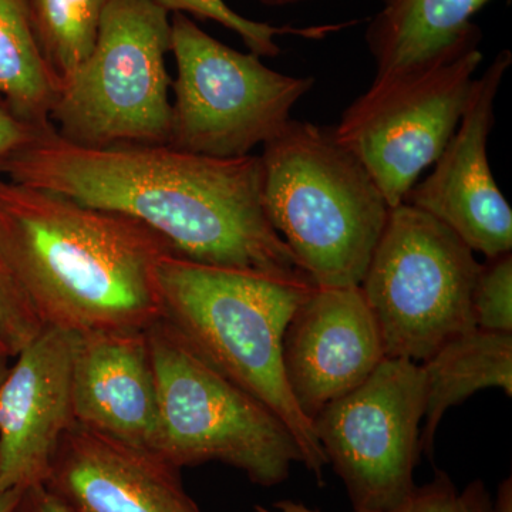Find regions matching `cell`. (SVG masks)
Listing matches in <instances>:
<instances>
[{
  "label": "cell",
  "mask_w": 512,
  "mask_h": 512,
  "mask_svg": "<svg viewBox=\"0 0 512 512\" xmlns=\"http://www.w3.org/2000/svg\"><path fill=\"white\" fill-rule=\"evenodd\" d=\"M15 183L126 215L198 264L308 276L262 205L261 157L164 146L86 148L43 130L6 170Z\"/></svg>",
  "instance_id": "cell-1"
},
{
  "label": "cell",
  "mask_w": 512,
  "mask_h": 512,
  "mask_svg": "<svg viewBox=\"0 0 512 512\" xmlns=\"http://www.w3.org/2000/svg\"><path fill=\"white\" fill-rule=\"evenodd\" d=\"M13 512H76L56 497L45 484L25 488Z\"/></svg>",
  "instance_id": "cell-25"
},
{
  "label": "cell",
  "mask_w": 512,
  "mask_h": 512,
  "mask_svg": "<svg viewBox=\"0 0 512 512\" xmlns=\"http://www.w3.org/2000/svg\"><path fill=\"white\" fill-rule=\"evenodd\" d=\"M156 5L167 10L168 13H188L194 18L212 20L224 26L241 37L247 45L249 52L262 57H276L281 53V47L276 43L279 36H299L305 39L318 40L349 28L353 23H340V25L309 26V28H293V26H272L269 23L255 22L238 15L229 8L224 0H151Z\"/></svg>",
  "instance_id": "cell-20"
},
{
  "label": "cell",
  "mask_w": 512,
  "mask_h": 512,
  "mask_svg": "<svg viewBox=\"0 0 512 512\" xmlns=\"http://www.w3.org/2000/svg\"><path fill=\"white\" fill-rule=\"evenodd\" d=\"M163 318L202 360L264 403L301 448L323 485L329 466L311 420L296 406L282 363L285 329L315 288L309 276H278L198 264L170 254L157 266Z\"/></svg>",
  "instance_id": "cell-3"
},
{
  "label": "cell",
  "mask_w": 512,
  "mask_h": 512,
  "mask_svg": "<svg viewBox=\"0 0 512 512\" xmlns=\"http://www.w3.org/2000/svg\"><path fill=\"white\" fill-rule=\"evenodd\" d=\"M262 205L315 286H360L390 207L333 128L289 120L264 144Z\"/></svg>",
  "instance_id": "cell-4"
},
{
  "label": "cell",
  "mask_w": 512,
  "mask_h": 512,
  "mask_svg": "<svg viewBox=\"0 0 512 512\" xmlns=\"http://www.w3.org/2000/svg\"><path fill=\"white\" fill-rule=\"evenodd\" d=\"M0 254L45 326L84 335L163 318L157 266L175 252L126 215L6 178Z\"/></svg>",
  "instance_id": "cell-2"
},
{
  "label": "cell",
  "mask_w": 512,
  "mask_h": 512,
  "mask_svg": "<svg viewBox=\"0 0 512 512\" xmlns=\"http://www.w3.org/2000/svg\"><path fill=\"white\" fill-rule=\"evenodd\" d=\"M420 366L426 387L420 450L431 457L448 409L484 389H501L512 397V333L476 328L448 340Z\"/></svg>",
  "instance_id": "cell-17"
},
{
  "label": "cell",
  "mask_w": 512,
  "mask_h": 512,
  "mask_svg": "<svg viewBox=\"0 0 512 512\" xmlns=\"http://www.w3.org/2000/svg\"><path fill=\"white\" fill-rule=\"evenodd\" d=\"M493 500L481 480L471 481L463 491L444 471L436 470L430 483L416 485L413 493L397 505L383 512H491Z\"/></svg>",
  "instance_id": "cell-23"
},
{
  "label": "cell",
  "mask_w": 512,
  "mask_h": 512,
  "mask_svg": "<svg viewBox=\"0 0 512 512\" xmlns=\"http://www.w3.org/2000/svg\"><path fill=\"white\" fill-rule=\"evenodd\" d=\"M254 512H320L311 510L301 503H295V501H279L274 504V508L262 507V505H255Z\"/></svg>",
  "instance_id": "cell-27"
},
{
  "label": "cell",
  "mask_w": 512,
  "mask_h": 512,
  "mask_svg": "<svg viewBox=\"0 0 512 512\" xmlns=\"http://www.w3.org/2000/svg\"><path fill=\"white\" fill-rule=\"evenodd\" d=\"M146 332L158 394L154 453L178 470L227 464L262 487L288 480L303 457L284 421L202 360L164 319Z\"/></svg>",
  "instance_id": "cell-5"
},
{
  "label": "cell",
  "mask_w": 512,
  "mask_h": 512,
  "mask_svg": "<svg viewBox=\"0 0 512 512\" xmlns=\"http://www.w3.org/2000/svg\"><path fill=\"white\" fill-rule=\"evenodd\" d=\"M266 6H272V8H278V6L295 5V3L308 2V0H259Z\"/></svg>",
  "instance_id": "cell-29"
},
{
  "label": "cell",
  "mask_w": 512,
  "mask_h": 512,
  "mask_svg": "<svg viewBox=\"0 0 512 512\" xmlns=\"http://www.w3.org/2000/svg\"><path fill=\"white\" fill-rule=\"evenodd\" d=\"M23 490H9L0 493V512H13Z\"/></svg>",
  "instance_id": "cell-28"
},
{
  "label": "cell",
  "mask_w": 512,
  "mask_h": 512,
  "mask_svg": "<svg viewBox=\"0 0 512 512\" xmlns=\"http://www.w3.org/2000/svg\"><path fill=\"white\" fill-rule=\"evenodd\" d=\"M79 335L46 326L0 383V493L45 483L76 420L72 367Z\"/></svg>",
  "instance_id": "cell-13"
},
{
  "label": "cell",
  "mask_w": 512,
  "mask_h": 512,
  "mask_svg": "<svg viewBox=\"0 0 512 512\" xmlns=\"http://www.w3.org/2000/svg\"><path fill=\"white\" fill-rule=\"evenodd\" d=\"M490 0H382L366 43L376 77L404 72L440 56L468 35L471 18Z\"/></svg>",
  "instance_id": "cell-16"
},
{
  "label": "cell",
  "mask_w": 512,
  "mask_h": 512,
  "mask_svg": "<svg viewBox=\"0 0 512 512\" xmlns=\"http://www.w3.org/2000/svg\"><path fill=\"white\" fill-rule=\"evenodd\" d=\"M474 322L487 332L512 333V255L487 259L474 284Z\"/></svg>",
  "instance_id": "cell-21"
},
{
  "label": "cell",
  "mask_w": 512,
  "mask_h": 512,
  "mask_svg": "<svg viewBox=\"0 0 512 512\" xmlns=\"http://www.w3.org/2000/svg\"><path fill=\"white\" fill-rule=\"evenodd\" d=\"M60 86L37 45L26 0H0V97L20 119L50 128Z\"/></svg>",
  "instance_id": "cell-18"
},
{
  "label": "cell",
  "mask_w": 512,
  "mask_h": 512,
  "mask_svg": "<svg viewBox=\"0 0 512 512\" xmlns=\"http://www.w3.org/2000/svg\"><path fill=\"white\" fill-rule=\"evenodd\" d=\"M43 484L76 512H202L173 464L77 423Z\"/></svg>",
  "instance_id": "cell-14"
},
{
  "label": "cell",
  "mask_w": 512,
  "mask_h": 512,
  "mask_svg": "<svg viewBox=\"0 0 512 512\" xmlns=\"http://www.w3.org/2000/svg\"><path fill=\"white\" fill-rule=\"evenodd\" d=\"M171 52L177 79L168 146L201 156H249L284 130L315 84L224 45L183 13L171 19Z\"/></svg>",
  "instance_id": "cell-9"
},
{
  "label": "cell",
  "mask_w": 512,
  "mask_h": 512,
  "mask_svg": "<svg viewBox=\"0 0 512 512\" xmlns=\"http://www.w3.org/2000/svg\"><path fill=\"white\" fill-rule=\"evenodd\" d=\"M480 268L466 242L436 218L406 202L390 208L360 284L384 355L420 365L476 329L471 296Z\"/></svg>",
  "instance_id": "cell-7"
},
{
  "label": "cell",
  "mask_w": 512,
  "mask_h": 512,
  "mask_svg": "<svg viewBox=\"0 0 512 512\" xmlns=\"http://www.w3.org/2000/svg\"><path fill=\"white\" fill-rule=\"evenodd\" d=\"M491 512H512V478L508 477L498 485L497 495Z\"/></svg>",
  "instance_id": "cell-26"
},
{
  "label": "cell",
  "mask_w": 512,
  "mask_h": 512,
  "mask_svg": "<svg viewBox=\"0 0 512 512\" xmlns=\"http://www.w3.org/2000/svg\"><path fill=\"white\" fill-rule=\"evenodd\" d=\"M511 63V50L505 49L474 80L467 109L433 173L403 201L436 218L487 259L512 249V210L495 183L487 154L495 99Z\"/></svg>",
  "instance_id": "cell-11"
},
{
  "label": "cell",
  "mask_w": 512,
  "mask_h": 512,
  "mask_svg": "<svg viewBox=\"0 0 512 512\" xmlns=\"http://www.w3.org/2000/svg\"><path fill=\"white\" fill-rule=\"evenodd\" d=\"M483 32L476 26L456 46L404 72L376 77L343 113L336 140L360 161L390 208L436 164L467 109Z\"/></svg>",
  "instance_id": "cell-8"
},
{
  "label": "cell",
  "mask_w": 512,
  "mask_h": 512,
  "mask_svg": "<svg viewBox=\"0 0 512 512\" xmlns=\"http://www.w3.org/2000/svg\"><path fill=\"white\" fill-rule=\"evenodd\" d=\"M146 330L79 335L73 357L72 399L74 420L80 426L128 446L154 451L158 394Z\"/></svg>",
  "instance_id": "cell-15"
},
{
  "label": "cell",
  "mask_w": 512,
  "mask_h": 512,
  "mask_svg": "<svg viewBox=\"0 0 512 512\" xmlns=\"http://www.w3.org/2000/svg\"><path fill=\"white\" fill-rule=\"evenodd\" d=\"M37 45L60 82L90 56L107 0H26Z\"/></svg>",
  "instance_id": "cell-19"
},
{
  "label": "cell",
  "mask_w": 512,
  "mask_h": 512,
  "mask_svg": "<svg viewBox=\"0 0 512 512\" xmlns=\"http://www.w3.org/2000/svg\"><path fill=\"white\" fill-rule=\"evenodd\" d=\"M9 369V359H5V357H0V383H2L3 377H5L6 372Z\"/></svg>",
  "instance_id": "cell-30"
},
{
  "label": "cell",
  "mask_w": 512,
  "mask_h": 512,
  "mask_svg": "<svg viewBox=\"0 0 512 512\" xmlns=\"http://www.w3.org/2000/svg\"><path fill=\"white\" fill-rule=\"evenodd\" d=\"M386 357L360 286H315L293 313L282 340L286 383L311 420L366 382Z\"/></svg>",
  "instance_id": "cell-12"
},
{
  "label": "cell",
  "mask_w": 512,
  "mask_h": 512,
  "mask_svg": "<svg viewBox=\"0 0 512 512\" xmlns=\"http://www.w3.org/2000/svg\"><path fill=\"white\" fill-rule=\"evenodd\" d=\"M45 328L0 254V357L15 359Z\"/></svg>",
  "instance_id": "cell-22"
},
{
  "label": "cell",
  "mask_w": 512,
  "mask_h": 512,
  "mask_svg": "<svg viewBox=\"0 0 512 512\" xmlns=\"http://www.w3.org/2000/svg\"><path fill=\"white\" fill-rule=\"evenodd\" d=\"M43 130L20 119L0 97V174H6L10 163L32 143Z\"/></svg>",
  "instance_id": "cell-24"
},
{
  "label": "cell",
  "mask_w": 512,
  "mask_h": 512,
  "mask_svg": "<svg viewBox=\"0 0 512 512\" xmlns=\"http://www.w3.org/2000/svg\"><path fill=\"white\" fill-rule=\"evenodd\" d=\"M424 406L419 363L384 357L366 382L313 417V433L353 512L393 510L413 493Z\"/></svg>",
  "instance_id": "cell-10"
},
{
  "label": "cell",
  "mask_w": 512,
  "mask_h": 512,
  "mask_svg": "<svg viewBox=\"0 0 512 512\" xmlns=\"http://www.w3.org/2000/svg\"><path fill=\"white\" fill-rule=\"evenodd\" d=\"M168 52L167 10L151 0H107L93 52L63 80L50 113L59 137L86 148L168 144Z\"/></svg>",
  "instance_id": "cell-6"
}]
</instances>
